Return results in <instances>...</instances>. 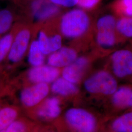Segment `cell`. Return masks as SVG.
<instances>
[{"label": "cell", "instance_id": "1", "mask_svg": "<svg viewBox=\"0 0 132 132\" xmlns=\"http://www.w3.org/2000/svg\"><path fill=\"white\" fill-rule=\"evenodd\" d=\"M65 119L76 132H101L104 129L106 118H99L94 113L81 107H72L67 110Z\"/></svg>", "mask_w": 132, "mask_h": 132}, {"label": "cell", "instance_id": "2", "mask_svg": "<svg viewBox=\"0 0 132 132\" xmlns=\"http://www.w3.org/2000/svg\"><path fill=\"white\" fill-rule=\"evenodd\" d=\"M118 86V80L106 68L95 71L84 81L83 87L88 94L104 102Z\"/></svg>", "mask_w": 132, "mask_h": 132}, {"label": "cell", "instance_id": "3", "mask_svg": "<svg viewBox=\"0 0 132 132\" xmlns=\"http://www.w3.org/2000/svg\"><path fill=\"white\" fill-rule=\"evenodd\" d=\"M90 21L87 13L81 9L67 12L61 20L60 30L67 38L76 39L84 35L90 28Z\"/></svg>", "mask_w": 132, "mask_h": 132}, {"label": "cell", "instance_id": "4", "mask_svg": "<svg viewBox=\"0 0 132 132\" xmlns=\"http://www.w3.org/2000/svg\"><path fill=\"white\" fill-rule=\"evenodd\" d=\"M132 109V83L118 85V88L104 102V116L109 118Z\"/></svg>", "mask_w": 132, "mask_h": 132}, {"label": "cell", "instance_id": "5", "mask_svg": "<svg viewBox=\"0 0 132 132\" xmlns=\"http://www.w3.org/2000/svg\"><path fill=\"white\" fill-rule=\"evenodd\" d=\"M118 80L132 81V49L121 48L111 53L107 67Z\"/></svg>", "mask_w": 132, "mask_h": 132}, {"label": "cell", "instance_id": "6", "mask_svg": "<svg viewBox=\"0 0 132 132\" xmlns=\"http://www.w3.org/2000/svg\"><path fill=\"white\" fill-rule=\"evenodd\" d=\"M50 87L47 84L34 83L26 88L20 94V99L23 105L27 107H32L45 99L49 93Z\"/></svg>", "mask_w": 132, "mask_h": 132}, {"label": "cell", "instance_id": "7", "mask_svg": "<svg viewBox=\"0 0 132 132\" xmlns=\"http://www.w3.org/2000/svg\"><path fill=\"white\" fill-rule=\"evenodd\" d=\"M90 63L88 57H77L71 64L63 68L62 77L77 85L83 79Z\"/></svg>", "mask_w": 132, "mask_h": 132}, {"label": "cell", "instance_id": "8", "mask_svg": "<svg viewBox=\"0 0 132 132\" xmlns=\"http://www.w3.org/2000/svg\"><path fill=\"white\" fill-rule=\"evenodd\" d=\"M30 38V33L28 29H23L16 34L7 56L10 62L16 63L21 60L28 48Z\"/></svg>", "mask_w": 132, "mask_h": 132}, {"label": "cell", "instance_id": "9", "mask_svg": "<svg viewBox=\"0 0 132 132\" xmlns=\"http://www.w3.org/2000/svg\"><path fill=\"white\" fill-rule=\"evenodd\" d=\"M60 72L59 68L42 65L31 68L28 71V79L33 83L48 84L58 78Z\"/></svg>", "mask_w": 132, "mask_h": 132}, {"label": "cell", "instance_id": "10", "mask_svg": "<svg viewBox=\"0 0 132 132\" xmlns=\"http://www.w3.org/2000/svg\"><path fill=\"white\" fill-rule=\"evenodd\" d=\"M104 129L109 132H132V110L107 118Z\"/></svg>", "mask_w": 132, "mask_h": 132}, {"label": "cell", "instance_id": "11", "mask_svg": "<svg viewBox=\"0 0 132 132\" xmlns=\"http://www.w3.org/2000/svg\"><path fill=\"white\" fill-rule=\"evenodd\" d=\"M95 41L100 51L105 54L113 52L115 46L122 41L116 29H104L96 30Z\"/></svg>", "mask_w": 132, "mask_h": 132}, {"label": "cell", "instance_id": "12", "mask_svg": "<svg viewBox=\"0 0 132 132\" xmlns=\"http://www.w3.org/2000/svg\"><path fill=\"white\" fill-rule=\"evenodd\" d=\"M75 50L69 47H62L55 52L50 54L47 59L48 65L59 68H64L71 64L77 58Z\"/></svg>", "mask_w": 132, "mask_h": 132}, {"label": "cell", "instance_id": "13", "mask_svg": "<svg viewBox=\"0 0 132 132\" xmlns=\"http://www.w3.org/2000/svg\"><path fill=\"white\" fill-rule=\"evenodd\" d=\"M34 17L39 21H44L55 16L58 13L57 6L45 0H34L31 5Z\"/></svg>", "mask_w": 132, "mask_h": 132}, {"label": "cell", "instance_id": "14", "mask_svg": "<svg viewBox=\"0 0 132 132\" xmlns=\"http://www.w3.org/2000/svg\"><path fill=\"white\" fill-rule=\"evenodd\" d=\"M61 113L60 100L52 96L46 99L37 111L38 117L46 119H53L58 118Z\"/></svg>", "mask_w": 132, "mask_h": 132}, {"label": "cell", "instance_id": "15", "mask_svg": "<svg viewBox=\"0 0 132 132\" xmlns=\"http://www.w3.org/2000/svg\"><path fill=\"white\" fill-rule=\"evenodd\" d=\"M51 89L53 93L63 96H75L79 92L76 84L66 80L63 77H59L52 82Z\"/></svg>", "mask_w": 132, "mask_h": 132}, {"label": "cell", "instance_id": "16", "mask_svg": "<svg viewBox=\"0 0 132 132\" xmlns=\"http://www.w3.org/2000/svg\"><path fill=\"white\" fill-rule=\"evenodd\" d=\"M116 31L122 41L132 39V17H120L117 20Z\"/></svg>", "mask_w": 132, "mask_h": 132}, {"label": "cell", "instance_id": "17", "mask_svg": "<svg viewBox=\"0 0 132 132\" xmlns=\"http://www.w3.org/2000/svg\"><path fill=\"white\" fill-rule=\"evenodd\" d=\"M44 55L39 48L37 41H34L31 43L28 53V60L29 64L33 67L42 65L45 60Z\"/></svg>", "mask_w": 132, "mask_h": 132}, {"label": "cell", "instance_id": "18", "mask_svg": "<svg viewBox=\"0 0 132 132\" xmlns=\"http://www.w3.org/2000/svg\"><path fill=\"white\" fill-rule=\"evenodd\" d=\"M112 7L113 12L119 18L132 17V0H117Z\"/></svg>", "mask_w": 132, "mask_h": 132}, {"label": "cell", "instance_id": "19", "mask_svg": "<svg viewBox=\"0 0 132 132\" xmlns=\"http://www.w3.org/2000/svg\"><path fill=\"white\" fill-rule=\"evenodd\" d=\"M18 116L17 111L12 107H6L0 110V132L15 121Z\"/></svg>", "mask_w": 132, "mask_h": 132}, {"label": "cell", "instance_id": "20", "mask_svg": "<svg viewBox=\"0 0 132 132\" xmlns=\"http://www.w3.org/2000/svg\"><path fill=\"white\" fill-rule=\"evenodd\" d=\"M13 15L9 10H0V35L8 32L13 21Z\"/></svg>", "mask_w": 132, "mask_h": 132}, {"label": "cell", "instance_id": "21", "mask_svg": "<svg viewBox=\"0 0 132 132\" xmlns=\"http://www.w3.org/2000/svg\"><path fill=\"white\" fill-rule=\"evenodd\" d=\"M117 20L113 15L106 14L100 17L97 20L96 24V30L104 29H116Z\"/></svg>", "mask_w": 132, "mask_h": 132}, {"label": "cell", "instance_id": "22", "mask_svg": "<svg viewBox=\"0 0 132 132\" xmlns=\"http://www.w3.org/2000/svg\"><path fill=\"white\" fill-rule=\"evenodd\" d=\"M14 37L12 34L7 33L0 38V63L7 56Z\"/></svg>", "mask_w": 132, "mask_h": 132}, {"label": "cell", "instance_id": "23", "mask_svg": "<svg viewBox=\"0 0 132 132\" xmlns=\"http://www.w3.org/2000/svg\"><path fill=\"white\" fill-rule=\"evenodd\" d=\"M62 40L61 36L56 34L48 37V47L50 54L55 52L62 47Z\"/></svg>", "mask_w": 132, "mask_h": 132}, {"label": "cell", "instance_id": "24", "mask_svg": "<svg viewBox=\"0 0 132 132\" xmlns=\"http://www.w3.org/2000/svg\"><path fill=\"white\" fill-rule=\"evenodd\" d=\"M26 124L22 121L15 120L0 132H26Z\"/></svg>", "mask_w": 132, "mask_h": 132}, {"label": "cell", "instance_id": "25", "mask_svg": "<svg viewBox=\"0 0 132 132\" xmlns=\"http://www.w3.org/2000/svg\"><path fill=\"white\" fill-rule=\"evenodd\" d=\"M48 37L47 34L42 31L39 32L37 42L40 49L44 55L50 54L48 47Z\"/></svg>", "mask_w": 132, "mask_h": 132}, {"label": "cell", "instance_id": "26", "mask_svg": "<svg viewBox=\"0 0 132 132\" xmlns=\"http://www.w3.org/2000/svg\"><path fill=\"white\" fill-rule=\"evenodd\" d=\"M100 0H79L77 5L84 10H91L99 3Z\"/></svg>", "mask_w": 132, "mask_h": 132}, {"label": "cell", "instance_id": "27", "mask_svg": "<svg viewBox=\"0 0 132 132\" xmlns=\"http://www.w3.org/2000/svg\"><path fill=\"white\" fill-rule=\"evenodd\" d=\"M57 6L70 7L77 5L79 0H48Z\"/></svg>", "mask_w": 132, "mask_h": 132}, {"label": "cell", "instance_id": "28", "mask_svg": "<svg viewBox=\"0 0 132 132\" xmlns=\"http://www.w3.org/2000/svg\"><path fill=\"white\" fill-rule=\"evenodd\" d=\"M101 132H108V131H107V130H105V129H103V130H102V131H101Z\"/></svg>", "mask_w": 132, "mask_h": 132}, {"label": "cell", "instance_id": "29", "mask_svg": "<svg viewBox=\"0 0 132 132\" xmlns=\"http://www.w3.org/2000/svg\"><path fill=\"white\" fill-rule=\"evenodd\" d=\"M131 110H132V109H131Z\"/></svg>", "mask_w": 132, "mask_h": 132}, {"label": "cell", "instance_id": "30", "mask_svg": "<svg viewBox=\"0 0 132 132\" xmlns=\"http://www.w3.org/2000/svg\"><path fill=\"white\" fill-rule=\"evenodd\" d=\"M131 83H132V82H131Z\"/></svg>", "mask_w": 132, "mask_h": 132}]
</instances>
